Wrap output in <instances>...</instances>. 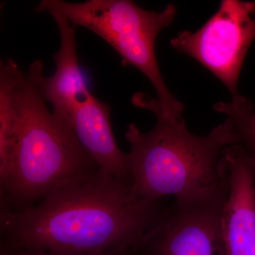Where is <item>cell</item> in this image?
<instances>
[{
	"label": "cell",
	"instance_id": "obj_10",
	"mask_svg": "<svg viewBox=\"0 0 255 255\" xmlns=\"http://www.w3.org/2000/svg\"><path fill=\"white\" fill-rule=\"evenodd\" d=\"M6 249H7V248H6ZM7 250L10 252L11 255H93L86 254H73V253H57V252L44 251H34V250Z\"/></svg>",
	"mask_w": 255,
	"mask_h": 255
},
{
	"label": "cell",
	"instance_id": "obj_3",
	"mask_svg": "<svg viewBox=\"0 0 255 255\" xmlns=\"http://www.w3.org/2000/svg\"><path fill=\"white\" fill-rule=\"evenodd\" d=\"M132 105L150 111L157 123L144 132L135 124L128 126L125 137L132 192L144 199H184L214 194L228 185L223 151L237 144L232 122L214 127L208 135L188 130L184 119L164 117L158 100L143 92L132 95Z\"/></svg>",
	"mask_w": 255,
	"mask_h": 255
},
{
	"label": "cell",
	"instance_id": "obj_4",
	"mask_svg": "<svg viewBox=\"0 0 255 255\" xmlns=\"http://www.w3.org/2000/svg\"><path fill=\"white\" fill-rule=\"evenodd\" d=\"M36 12L58 13L74 26L90 30L107 42L121 58L123 66L137 68L148 79L157 94L162 115L169 119L182 118L184 106L164 81L155 51L159 33L173 22L177 13L169 4L162 11L142 9L130 0H87L69 2L42 0Z\"/></svg>",
	"mask_w": 255,
	"mask_h": 255
},
{
	"label": "cell",
	"instance_id": "obj_8",
	"mask_svg": "<svg viewBox=\"0 0 255 255\" xmlns=\"http://www.w3.org/2000/svg\"><path fill=\"white\" fill-rule=\"evenodd\" d=\"M49 14L56 23L60 36V49L53 56L55 73L46 76L43 63L36 60L27 73L47 103L52 105V111L63 118L74 97L89 88L78 63L75 27L61 14Z\"/></svg>",
	"mask_w": 255,
	"mask_h": 255
},
{
	"label": "cell",
	"instance_id": "obj_1",
	"mask_svg": "<svg viewBox=\"0 0 255 255\" xmlns=\"http://www.w3.org/2000/svg\"><path fill=\"white\" fill-rule=\"evenodd\" d=\"M165 200L144 199L131 182L101 168L31 207L1 211V246L93 255H132L157 222Z\"/></svg>",
	"mask_w": 255,
	"mask_h": 255
},
{
	"label": "cell",
	"instance_id": "obj_11",
	"mask_svg": "<svg viewBox=\"0 0 255 255\" xmlns=\"http://www.w3.org/2000/svg\"><path fill=\"white\" fill-rule=\"evenodd\" d=\"M0 255H11L10 252L8 251L4 247L1 246V250H0Z\"/></svg>",
	"mask_w": 255,
	"mask_h": 255
},
{
	"label": "cell",
	"instance_id": "obj_7",
	"mask_svg": "<svg viewBox=\"0 0 255 255\" xmlns=\"http://www.w3.org/2000/svg\"><path fill=\"white\" fill-rule=\"evenodd\" d=\"M228 190L221 212L226 255H255V162L242 146L223 151Z\"/></svg>",
	"mask_w": 255,
	"mask_h": 255
},
{
	"label": "cell",
	"instance_id": "obj_6",
	"mask_svg": "<svg viewBox=\"0 0 255 255\" xmlns=\"http://www.w3.org/2000/svg\"><path fill=\"white\" fill-rule=\"evenodd\" d=\"M228 190L173 199L132 255H226L221 212Z\"/></svg>",
	"mask_w": 255,
	"mask_h": 255
},
{
	"label": "cell",
	"instance_id": "obj_5",
	"mask_svg": "<svg viewBox=\"0 0 255 255\" xmlns=\"http://www.w3.org/2000/svg\"><path fill=\"white\" fill-rule=\"evenodd\" d=\"M255 1L223 0L199 29L184 31L171 46L199 62L214 74L233 97L250 47L255 42Z\"/></svg>",
	"mask_w": 255,
	"mask_h": 255
},
{
	"label": "cell",
	"instance_id": "obj_9",
	"mask_svg": "<svg viewBox=\"0 0 255 255\" xmlns=\"http://www.w3.org/2000/svg\"><path fill=\"white\" fill-rule=\"evenodd\" d=\"M214 109L231 121L237 144L255 162V109L251 99L238 95L231 102H217Z\"/></svg>",
	"mask_w": 255,
	"mask_h": 255
},
{
	"label": "cell",
	"instance_id": "obj_2",
	"mask_svg": "<svg viewBox=\"0 0 255 255\" xmlns=\"http://www.w3.org/2000/svg\"><path fill=\"white\" fill-rule=\"evenodd\" d=\"M0 104L14 117L16 132L1 211L18 212L100 169L72 129L50 111L28 73L11 59L0 63Z\"/></svg>",
	"mask_w": 255,
	"mask_h": 255
}]
</instances>
